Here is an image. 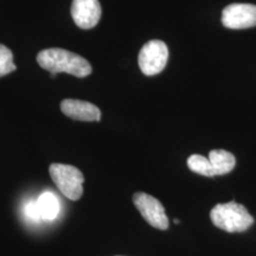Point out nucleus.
I'll return each instance as SVG.
<instances>
[{
    "label": "nucleus",
    "mask_w": 256,
    "mask_h": 256,
    "mask_svg": "<svg viewBox=\"0 0 256 256\" xmlns=\"http://www.w3.org/2000/svg\"><path fill=\"white\" fill-rule=\"evenodd\" d=\"M37 62L40 68L50 72H66L81 78H87L92 72L90 63L87 60L78 54L60 48L40 51L37 56Z\"/></svg>",
    "instance_id": "1"
},
{
    "label": "nucleus",
    "mask_w": 256,
    "mask_h": 256,
    "mask_svg": "<svg viewBox=\"0 0 256 256\" xmlns=\"http://www.w3.org/2000/svg\"><path fill=\"white\" fill-rule=\"evenodd\" d=\"M210 218L214 226L228 232H246L254 223V218L246 206L236 202L217 204L211 210Z\"/></svg>",
    "instance_id": "2"
},
{
    "label": "nucleus",
    "mask_w": 256,
    "mask_h": 256,
    "mask_svg": "<svg viewBox=\"0 0 256 256\" xmlns=\"http://www.w3.org/2000/svg\"><path fill=\"white\" fill-rule=\"evenodd\" d=\"M49 172L54 183L66 198L78 200L82 197L84 177L78 168L66 164H52Z\"/></svg>",
    "instance_id": "3"
},
{
    "label": "nucleus",
    "mask_w": 256,
    "mask_h": 256,
    "mask_svg": "<svg viewBox=\"0 0 256 256\" xmlns=\"http://www.w3.org/2000/svg\"><path fill=\"white\" fill-rule=\"evenodd\" d=\"M168 60V49L162 40H150L140 50L138 63L144 75L153 76L162 72Z\"/></svg>",
    "instance_id": "4"
},
{
    "label": "nucleus",
    "mask_w": 256,
    "mask_h": 256,
    "mask_svg": "<svg viewBox=\"0 0 256 256\" xmlns=\"http://www.w3.org/2000/svg\"><path fill=\"white\" fill-rule=\"evenodd\" d=\"M133 203L145 220L153 228L166 230L168 228V218L162 204L145 192H136L133 196Z\"/></svg>",
    "instance_id": "5"
},
{
    "label": "nucleus",
    "mask_w": 256,
    "mask_h": 256,
    "mask_svg": "<svg viewBox=\"0 0 256 256\" xmlns=\"http://www.w3.org/2000/svg\"><path fill=\"white\" fill-rule=\"evenodd\" d=\"M222 24L228 28L256 26V5L232 4L223 8Z\"/></svg>",
    "instance_id": "6"
},
{
    "label": "nucleus",
    "mask_w": 256,
    "mask_h": 256,
    "mask_svg": "<svg viewBox=\"0 0 256 256\" xmlns=\"http://www.w3.org/2000/svg\"><path fill=\"white\" fill-rule=\"evenodd\" d=\"M102 14L98 0H72V17L81 28H92L98 25Z\"/></svg>",
    "instance_id": "7"
},
{
    "label": "nucleus",
    "mask_w": 256,
    "mask_h": 256,
    "mask_svg": "<svg viewBox=\"0 0 256 256\" xmlns=\"http://www.w3.org/2000/svg\"><path fill=\"white\" fill-rule=\"evenodd\" d=\"M60 110L63 114L72 120L88 121V122L101 120V110L95 104L87 101L66 98L60 102Z\"/></svg>",
    "instance_id": "8"
},
{
    "label": "nucleus",
    "mask_w": 256,
    "mask_h": 256,
    "mask_svg": "<svg viewBox=\"0 0 256 256\" xmlns=\"http://www.w3.org/2000/svg\"><path fill=\"white\" fill-rule=\"evenodd\" d=\"M209 160L215 176H223L232 172L236 165V159L232 153L224 150H212L209 153Z\"/></svg>",
    "instance_id": "9"
},
{
    "label": "nucleus",
    "mask_w": 256,
    "mask_h": 256,
    "mask_svg": "<svg viewBox=\"0 0 256 256\" xmlns=\"http://www.w3.org/2000/svg\"><path fill=\"white\" fill-rule=\"evenodd\" d=\"M40 218L44 220H55L60 212V202L52 192H44L36 200Z\"/></svg>",
    "instance_id": "10"
},
{
    "label": "nucleus",
    "mask_w": 256,
    "mask_h": 256,
    "mask_svg": "<svg viewBox=\"0 0 256 256\" xmlns=\"http://www.w3.org/2000/svg\"><path fill=\"white\" fill-rule=\"evenodd\" d=\"M188 166L194 174H198L204 177H215L212 165H211L209 158L200 154H192L188 159Z\"/></svg>",
    "instance_id": "11"
},
{
    "label": "nucleus",
    "mask_w": 256,
    "mask_h": 256,
    "mask_svg": "<svg viewBox=\"0 0 256 256\" xmlns=\"http://www.w3.org/2000/svg\"><path fill=\"white\" fill-rule=\"evenodd\" d=\"M16 64L14 63V55L8 46L0 44V78L14 72Z\"/></svg>",
    "instance_id": "12"
},
{
    "label": "nucleus",
    "mask_w": 256,
    "mask_h": 256,
    "mask_svg": "<svg viewBox=\"0 0 256 256\" xmlns=\"http://www.w3.org/2000/svg\"><path fill=\"white\" fill-rule=\"evenodd\" d=\"M24 214H25V216H26L28 218L31 220H42L40 210H38V206H37V202H34V200H31V202H28V203H26V206H25V208H24Z\"/></svg>",
    "instance_id": "13"
},
{
    "label": "nucleus",
    "mask_w": 256,
    "mask_h": 256,
    "mask_svg": "<svg viewBox=\"0 0 256 256\" xmlns=\"http://www.w3.org/2000/svg\"><path fill=\"white\" fill-rule=\"evenodd\" d=\"M57 75H58V74H56V72H50V78H56Z\"/></svg>",
    "instance_id": "14"
},
{
    "label": "nucleus",
    "mask_w": 256,
    "mask_h": 256,
    "mask_svg": "<svg viewBox=\"0 0 256 256\" xmlns=\"http://www.w3.org/2000/svg\"><path fill=\"white\" fill-rule=\"evenodd\" d=\"M174 223H176V224H178V223H180V222H179V220L176 218V220H174Z\"/></svg>",
    "instance_id": "15"
}]
</instances>
